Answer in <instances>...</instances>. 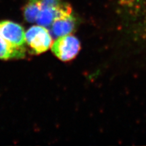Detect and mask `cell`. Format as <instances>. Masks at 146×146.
I'll use <instances>...</instances> for the list:
<instances>
[{
    "label": "cell",
    "instance_id": "obj_5",
    "mask_svg": "<svg viewBox=\"0 0 146 146\" xmlns=\"http://www.w3.org/2000/svg\"><path fill=\"white\" fill-rule=\"evenodd\" d=\"M25 47L13 45L0 36V60L22 59L26 56Z\"/></svg>",
    "mask_w": 146,
    "mask_h": 146
},
{
    "label": "cell",
    "instance_id": "obj_3",
    "mask_svg": "<svg viewBox=\"0 0 146 146\" xmlns=\"http://www.w3.org/2000/svg\"><path fill=\"white\" fill-rule=\"evenodd\" d=\"M0 36L15 46L25 47L26 44L23 27L12 21H0Z\"/></svg>",
    "mask_w": 146,
    "mask_h": 146
},
{
    "label": "cell",
    "instance_id": "obj_1",
    "mask_svg": "<svg viewBox=\"0 0 146 146\" xmlns=\"http://www.w3.org/2000/svg\"><path fill=\"white\" fill-rule=\"evenodd\" d=\"M26 44L33 54H41L52 47V35L46 27L36 25L33 26L25 33Z\"/></svg>",
    "mask_w": 146,
    "mask_h": 146
},
{
    "label": "cell",
    "instance_id": "obj_4",
    "mask_svg": "<svg viewBox=\"0 0 146 146\" xmlns=\"http://www.w3.org/2000/svg\"><path fill=\"white\" fill-rule=\"evenodd\" d=\"M74 22L72 14L57 18L50 26L52 34L56 38L70 34L74 28Z\"/></svg>",
    "mask_w": 146,
    "mask_h": 146
},
{
    "label": "cell",
    "instance_id": "obj_2",
    "mask_svg": "<svg viewBox=\"0 0 146 146\" xmlns=\"http://www.w3.org/2000/svg\"><path fill=\"white\" fill-rule=\"evenodd\" d=\"M51 47L58 59L66 62L76 57L81 49V45L77 38L68 34L58 37Z\"/></svg>",
    "mask_w": 146,
    "mask_h": 146
},
{
    "label": "cell",
    "instance_id": "obj_6",
    "mask_svg": "<svg viewBox=\"0 0 146 146\" xmlns=\"http://www.w3.org/2000/svg\"><path fill=\"white\" fill-rule=\"evenodd\" d=\"M42 8V0H28L23 8V16L29 23L36 22Z\"/></svg>",
    "mask_w": 146,
    "mask_h": 146
},
{
    "label": "cell",
    "instance_id": "obj_7",
    "mask_svg": "<svg viewBox=\"0 0 146 146\" xmlns=\"http://www.w3.org/2000/svg\"><path fill=\"white\" fill-rule=\"evenodd\" d=\"M61 3L60 0H42V5L45 6H56Z\"/></svg>",
    "mask_w": 146,
    "mask_h": 146
}]
</instances>
